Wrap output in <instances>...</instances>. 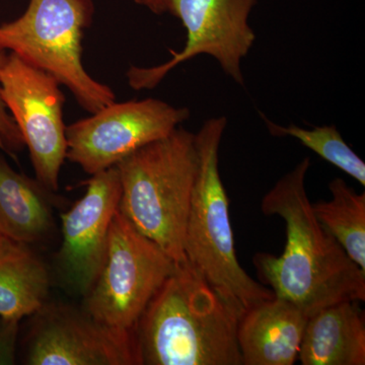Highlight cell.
<instances>
[{
	"label": "cell",
	"mask_w": 365,
	"mask_h": 365,
	"mask_svg": "<svg viewBox=\"0 0 365 365\" xmlns=\"http://www.w3.org/2000/svg\"><path fill=\"white\" fill-rule=\"evenodd\" d=\"M116 167L120 212L177 265L186 263L185 235L198 170L195 133L179 126Z\"/></svg>",
	"instance_id": "cell-3"
},
{
	"label": "cell",
	"mask_w": 365,
	"mask_h": 365,
	"mask_svg": "<svg viewBox=\"0 0 365 365\" xmlns=\"http://www.w3.org/2000/svg\"><path fill=\"white\" fill-rule=\"evenodd\" d=\"M257 0H170L169 13L186 29L181 51H170L172 58L157 66H131L126 73L130 88L151 90L160 85L180 64L199 55H209L223 72L244 86L242 62L251 51L256 34L249 24Z\"/></svg>",
	"instance_id": "cell-7"
},
{
	"label": "cell",
	"mask_w": 365,
	"mask_h": 365,
	"mask_svg": "<svg viewBox=\"0 0 365 365\" xmlns=\"http://www.w3.org/2000/svg\"><path fill=\"white\" fill-rule=\"evenodd\" d=\"M329 189L332 199L313 204L314 215L365 271V193H357L341 178L331 181Z\"/></svg>",
	"instance_id": "cell-16"
},
{
	"label": "cell",
	"mask_w": 365,
	"mask_h": 365,
	"mask_svg": "<svg viewBox=\"0 0 365 365\" xmlns=\"http://www.w3.org/2000/svg\"><path fill=\"white\" fill-rule=\"evenodd\" d=\"M91 0H30L20 18L0 25V48L56 79L93 114L116 96L83 63V39L93 21Z\"/></svg>",
	"instance_id": "cell-5"
},
{
	"label": "cell",
	"mask_w": 365,
	"mask_h": 365,
	"mask_svg": "<svg viewBox=\"0 0 365 365\" xmlns=\"http://www.w3.org/2000/svg\"><path fill=\"white\" fill-rule=\"evenodd\" d=\"M85 195L61 215L59 273L76 294L90 292L104 263L110 227L119 209L121 182L117 167L93 175Z\"/></svg>",
	"instance_id": "cell-11"
},
{
	"label": "cell",
	"mask_w": 365,
	"mask_h": 365,
	"mask_svg": "<svg viewBox=\"0 0 365 365\" xmlns=\"http://www.w3.org/2000/svg\"><path fill=\"white\" fill-rule=\"evenodd\" d=\"M52 193L0 153V235L26 245L41 241L54 225Z\"/></svg>",
	"instance_id": "cell-14"
},
{
	"label": "cell",
	"mask_w": 365,
	"mask_h": 365,
	"mask_svg": "<svg viewBox=\"0 0 365 365\" xmlns=\"http://www.w3.org/2000/svg\"><path fill=\"white\" fill-rule=\"evenodd\" d=\"M227 125L225 116L210 118L195 134L198 170L185 255L190 265L241 317L274 294L242 268L235 253L230 201L220 173V148Z\"/></svg>",
	"instance_id": "cell-4"
},
{
	"label": "cell",
	"mask_w": 365,
	"mask_h": 365,
	"mask_svg": "<svg viewBox=\"0 0 365 365\" xmlns=\"http://www.w3.org/2000/svg\"><path fill=\"white\" fill-rule=\"evenodd\" d=\"M260 116L271 135L289 136L297 139L302 145L317 153L319 158L356 180L362 186H365V163L345 143L335 125L306 129L294 124L281 126L274 123L262 113Z\"/></svg>",
	"instance_id": "cell-17"
},
{
	"label": "cell",
	"mask_w": 365,
	"mask_h": 365,
	"mask_svg": "<svg viewBox=\"0 0 365 365\" xmlns=\"http://www.w3.org/2000/svg\"><path fill=\"white\" fill-rule=\"evenodd\" d=\"M155 14L169 13L170 0H134Z\"/></svg>",
	"instance_id": "cell-19"
},
{
	"label": "cell",
	"mask_w": 365,
	"mask_h": 365,
	"mask_svg": "<svg viewBox=\"0 0 365 365\" xmlns=\"http://www.w3.org/2000/svg\"><path fill=\"white\" fill-rule=\"evenodd\" d=\"M29 338L26 364H141L136 335L113 330L83 311L44 306Z\"/></svg>",
	"instance_id": "cell-10"
},
{
	"label": "cell",
	"mask_w": 365,
	"mask_h": 365,
	"mask_svg": "<svg viewBox=\"0 0 365 365\" xmlns=\"http://www.w3.org/2000/svg\"><path fill=\"white\" fill-rule=\"evenodd\" d=\"M6 50L0 48V71L6 63ZM25 148L23 136L13 117L7 111L0 93V150L16 160Z\"/></svg>",
	"instance_id": "cell-18"
},
{
	"label": "cell",
	"mask_w": 365,
	"mask_h": 365,
	"mask_svg": "<svg viewBox=\"0 0 365 365\" xmlns=\"http://www.w3.org/2000/svg\"><path fill=\"white\" fill-rule=\"evenodd\" d=\"M309 167L311 160L304 158L262 199L264 215L284 220L287 244L280 256H254L259 278L272 288L274 297L309 317L332 304L365 299V271L314 215L306 188Z\"/></svg>",
	"instance_id": "cell-1"
},
{
	"label": "cell",
	"mask_w": 365,
	"mask_h": 365,
	"mask_svg": "<svg viewBox=\"0 0 365 365\" xmlns=\"http://www.w3.org/2000/svg\"><path fill=\"white\" fill-rule=\"evenodd\" d=\"M49 272L28 245L0 240V318L18 323L37 314L49 292Z\"/></svg>",
	"instance_id": "cell-15"
},
{
	"label": "cell",
	"mask_w": 365,
	"mask_h": 365,
	"mask_svg": "<svg viewBox=\"0 0 365 365\" xmlns=\"http://www.w3.org/2000/svg\"><path fill=\"white\" fill-rule=\"evenodd\" d=\"M1 237H2V235H0V240H1Z\"/></svg>",
	"instance_id": "cell-20"
},
{
	"label": "cell",
	"mask_w": 365,
	"mask_h": 365,
	"mask_svg": "<svg viewBox=\"0 0 365 365\" xmlns=\"http://www.w3.org/2000/svg\"><path fill=\"white\" fill-rule=\"evenodd\" d=\"M0 93L30 153L36 179L58 191L67 151L60 83L11 53L0 71Z\"/></svg>",
	"instance_id": "cell-9"
},
{
	"label": "cell",
	"mask_w": 365,
	"mask_h": 365,
	"mask_svg": "<svg viewBox=\"0 0 365 365\" xmlns=\"http://www.w3.org/2000/svg\"><path fill=\"white\" fill-rule=\"evenodd\" d=\"M190 117L188 108L175 107L158 98L115 101L66 126V158L93 176L170 135Z\"/></svg>",
	"instance_id": "cell-8"
},
{
	"label": "cell",
	"mask_w": 365,
	"mask_h": 365,
	"mask_svg": "<svg viewBox=\"0 0 365 365\" xmlns=\"http://www.w3.org/2000/svg\"><path fill=\"white\" fill-rule=\"evenodd\" d=\"M176 266L118 209L104 263L85 297L83 309L108 328L136 335L146 307Z\"/></svg>",
	"instance_id": "cell-6"
},
{
	"label": "cell",
	"mask_w": 365,
	"mask_h": 365,
	"mask_svg": "<svg viewBox=\"0 0 365 365\" xmlns=\"http://www.w3.org/2000/svg\"><path fill=\"white\" fill-rule=\"evenodd\" d=\"M309 314L287 300L272 297L240 317L237 342L242 365H292Z\"/></svg>",
	"instance_id": "cell-12"
},
{
	"label": "cell",
	"mask_w": 365,
	"mask_h": 365,
	"mask_svg": "<svg viewBox=\"0 0 365 365\" xmlns=\"http://www.w3.org/2000/svg\"><path fill=\"white\" fill-rule=\"evenodd\" d=\"M359 302H339L309 317L299 353L302 365L365 364L364 314Z\"/></svg>",
	"instance_id": "cell-13"
},
{
	"label": "cell",
	"mask_w": 365,
	"mask_h": 365,
	"mask_svg": "<svg viewBox=\"0 0 365 365\" xmlns=\"http://www.w3.org/2000/svg\"><path fill=\"white\" fill-rule=\"evenodd\" d=\"M239 319L188 262L177 265L137 326L141 364L242 365Z\"/></svg>",
	"instance_id": "cell-2"
}]
</instances>
